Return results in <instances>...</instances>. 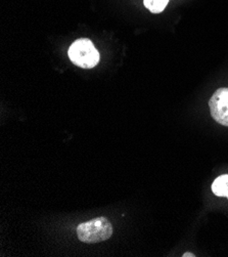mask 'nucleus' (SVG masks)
I'll list each match as a JSON object with an SVG mask.
<instances>
[{"label":"nucleus","instance_id":"1","mask_svg":"<svg viewBox=\"0 0 228 257\" xmlns=\"http://www.w3.org/2000/svg\"><path fill=\"white\" fill-rule=\"evenodd\" d=\"M113 235V225L104 216L83 222L77 227L78 239L86 244H96L107 241Z\"/></svg>","mask_w":228,"mask_h":257},{"label":"nucleus","instance_id":"2","mask_svg":"<svg viewBox=\"0 0 228 257\" xmlns=\"http://www.w3.org/2000/svg\"><path fill=\"white\" fill-rule=\"evenodd\" d=\"M68 55L73 64L83 69H91L99 62V53L87 38L76 40L70 46Z\"/></svg>","mask_w":228,"mask_h":257},{"label":"nucleus","instance_id":"3","mask_svg":"<svg viewBox=\"0 0 228 257\" xmlns=\"http://www.w3.org/2000/svg\"><path fill=\"white\" fill-rule=\"evenodd\" d=\"M209 107L213 119L228 127V88L217 89L209 100Z\"/></svg>","mask_w":228,"mask_h":257},{"label":"nucleus","instance_id":"4","mask_svg":"<svg viewBox=\"0 0 228 257\" xmlns=\"http://www.w3.org/2000/svg\"><path fill=\"white\" fill-rule=\"evenodd\" d=\"M213 193L218 197H226L228 199V174L217 177L212 185Z\"/></svg>","mask_w":228,"mask_h":257},{"label":"nucleus","instance_id":"5","mask_svg":"<svg viewBox=\"0 0 228 257\" xmlns=\"http://www.w3.org/2000/svg\"><path fill=\"white\" fill-rule=\"evenodd\" d=\"M169 0H144V6L151 13H162L167 7Z\"/></svg>","mask_w":228,"mask_h":257},{"label":"nucleus","instance_id":"6","mask_svg":"<svg viewBox=\"0 0 228 257\" xmlns=\"http://www.w3.org/2000/svg\"><path fill=\"white\" fill-rule=\"evenodd\" d=\"M183 256H184V257H186V256H191V257H193V256H195V255L192 254V253H184Z\"/></svg>","mask_w":228,"mask_h":257}]
</instances>
